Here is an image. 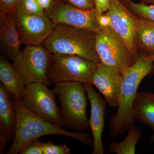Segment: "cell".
Here are the masks:
<instances>
[{"label":"cell","instance_id":"cell-1","mask_svg":"<svg viewBox=\"0 0 154 154\" xmlns=\"http://www.w3.org/2000/svg\"><path fill=\"white\" fill-rule=\"evenodd\" d=\"M154 68V54H141L133 65L122 75L118 110L109 122L110 135L113 138L126 132L134 125L135 119L133 113V105L138 88L144 78L152 71Z\"/></svg>","mask_w":154,"mask_h":154},{"label":"cell","instance_id":"cell-2","mask_svg":"<svg viewBox=\"0 0 154 154\" xmlns=\"http://www.w3.org/2000/svg\"><path fill=\"white\" fill-rule=\"evenodd\" d=\"M17 118L16 136L7 154L19 153L21 149L31 141L48 135H61L79 141L87 146H93L94 141L89 134L72 132L42 119L27 110L20 100L13 101Z\"/></svg>","mask_w":154,"mask_h":154},{"label":"cell","instance_id":"cell-3","mask_svg":"<svg viewBox=\"0 0 154 154\" xmlns=\"http://www.w3.org/2000/svg\"><path fill=\"white\" fill-rule=\"evenodd\" d=\"M96 33L64 24L54 25L45 46L52 53L79 56L96 63L101 62L96 51Z\"/></svg>","mask_w":154,"mask_h":154},{"label":"cell","instance_id":"cell-4","mask_svg":"<svg viewBox=\"0 0 154 154\" xmlns=\"http://www.w3.org/2000/svg\"><path fill=\"white\" fill-rule=\"evenodd\" d=\"M53 90L61 105L62 127L78 131L89 130L86 114L88 99L84 85L79 82L57 83Z\"/></svg>","mask_w":154,"mask_h":154},{"label":"cell","instance_id":"cell-5","mask_svg":"<svg viewBox=\"0 0 154 154\" xmlns=\"http://www.w3.org/2000/svg\"><path fill=\"white\" fill-rule=\"evenodd\" d=\"M97 63L75 55L53 53L47 74L51 82L92 84Z\"/></svg>","mask_w":154,"mask_h":154},{"label":"cell","instance_id":"cell-6","mask_svg":"<svg viewBox=\"0 0 154 154\" xmlns=\"http://www.w3.org/2000/svg\"><path fill=\"white\" fill-rule=\"evenodd\" d=\"M53 53L45 46L27 45L13 61V65L24 79L26 85L40 83L47 86L51 82L47 74Z\"/></svg>","mask_w":154,"mask_h":154},{"label":"cell","instance_id":"cell-7","mask_svg":"<svg viewBox=\"0 0 154 154\" xmlns=\"http://www.w3.org/2000/svg\"><path fill=\"white\" fill-rule=\"evenodd\" d=\"M96 48L101 62L121 75L136 61L111 27L102 28L96 33Z\"/></svg>","mask_w":154,"mask_h":154},{"label":"cell","instance_id":"cell-8","mask_svg":"<svg viewBox=\"0 0 154 154\" xmlns=\"http://www.w3.org/2000/svg\"><path fill=\"white\" fill-rule=\"evenodd\" d=\"M47 87L40 83L27 85L20 102L34 115L62 127L60 109L56 102L55 93Z\"/></svg>","mask_w":154,"mask_h":154},{"label":"cell","instance_id":"cell-9","mask_svg":"<svg viewBox=\"0 0 154 154\" xmlns=\"http://www.w3.org/2000/svg\"><path fill=\"white\" fill-rule=\"evenodd\" d=\"M45 13L54 25L64 24L96 33L102 28L98 21L100 14L95 8L83 10L58 1Z\"/></svg>","mask_w":154,"mask_h":154},{"label":"cell","instance_id":"cell-10","mask_svg":"<svg viewBox=\"0 0 154 154\" xmlns=\"http://www.w3.org/2000/svg\"><path fill=\"white\" fill-rule=\"evenodd\" d=\"M14 14L22 44L41 45L52 33L54 24L46 15L28 14L19 9Z\"/></svg>","mask_w":154,"mask_h":154},{"label":"cell","instance_id":"cell-11","mask_svg":"<svg viewBox=\"0 0 154 154\" xmlns=\"http://www.w3.org/2000/svg\"><path fill=\"white\" fill-rule=\"evenodd\" d=\"M107 12L110 18V27L137 60L139 55L135 43L134 32L139 17L130 11L121 0H110Z\"/></svg>","mask_w":154,"mask_h":154},{"label":"cell","instance_id":"cell-12","mask_svg":"<svg viewBox=\"0 0 154 154\" xmlns=\"http://www.w3.org/2000/svg\"><path fill=\"white\" fill-rule=\"evenodd\" d=\"M85 87L88 100L91 105V117L88 119L92 133L93 154H104L105 149L102 143V136L105 127V117L107 102L95 91L91 83L83 84Z\"/></svg>","mask_w":154,"mask_h":154},{"label":"cell","instance_id":"cell-13","mask_svg":"<svg viewBox=\"0 0 154 154\" xmlns=\"http://www.w3.org/2000/svg\"><path fill=\"white\" fill-rule=\"evenodd\" d=\"M122 75L100 62L97 64L92 84L104 96L111 107H118L121 91Z\"/></svg>","mask_w":154,"mask_h":154},{"label":"cell","instance_id":"cell-14","mask_svg":"<svg viewBox=\"0 0 154 154\" xmlns=\"http://www.w3.org/2000/svg\"><path fill=\"white\" fill-rule=\"evenodd\" d=\"M0 50L2 54L13 61L21 51V43L15 20V14L1 15Z\"/></svg>","mask_w":154,"mask_h":154},{"label":"cell","instance_id":"cell-15","mask_svg":"<svg viewBox=\"0 0 154 154\" xmlns=\"http://www.w3.org/2000/svg\"><path fill=\"white\" fill-rule=\"evenodd\" d=\"M10 95L0 83V139L14 140L17 128V118Z\"/></svg>","mask_w":154,"mask_h":154},{"label":"cell","instance_id":"cell-16","mask_svg":"<svg viewBox=\"0 0 154 154\" xmlns=\"http://www.w3.org/2000/svg\"><path fill=\"white\" fill-rule=\"evenodd\" d=\"M0 80L10 96L14 99L21 100L26 83L13 64L9 62L2 54L0 55Z\"/></svg>","mask_w":154,"mask_h":154},{"label":"cell","instance_id":"cell-17","mask_svg":"<svg viewBox=\"0 0 154 154\" xmlns=\"http://www.w3.org/2000/svg\"><path fill=\"white\" fill-rule=\"evenodd\" d=\"M135 119L150 126L154 132V93L137 92L133 105Z\"/></svg>","mask_w":154,"mask_h":154},{"label":"cell","instance_id":"cell-18","mask_svg":"<svg viewBox=\"0 0 154 154\" xmlns=\"http://www.w3.org/2000/svg\"><path fill=\"white\" fill-rule=\"evenodd\" d=\"M134 38L142 54H154V22L139 17L135 28Z\"/></svg>","mask_w":154,"mask_h":154},{"label":"cell","instance_id":"cell-19","mask_svg":"<svg viewBox=\"0 0 154 154\" xmlns=\"http://www.w3.org/2000/svg\"><path fill=\"white\" fill-rule=\"evenodd\" d=\"M141 137V132L137 127L133 125L128 130L125 139L120 143L113 142L109 146V152L117 154L136 153V146Z\"/></svg>","mask_w":154,"mask_h":154},{"label":"cell","instance_id":"cell-20","mask_svg":"<svg viewBox=\"0 0 154 154\" xmlns=\"http://www.w3.org/2000/svg\"><path fill=\"white\" fill-rule=\"evenodd\" d=\"M125 1V5L135 15L154 22V5H146L142 2L135 3L127 0Z\"/></svg>","mask_w":154,"mask_h":154},{"label":"cell","instance_id":"cell-21","mask_svg":"<svg viewBox=\"0 0 154 154\" xmlns=\"http://www.w3.org/2000/svg\"><path fill=\"white\" fill-rule=\"evenodd\" d=\"M17 9L28 14L38 16L45 15L44 10L36 0H20Z\"/></svg>","mask_w":154,"mask_h":154},{"label":"cell","instance_id":"cell-22","mask_svg":"<svg viewBox=\"0 0 154 154\" xmlns=\"http://www.w3.org/2000/svg\"><path fill=\"white\" fill-rule=\"evenodd\" d=\"M43 154H70V149L65 144L57 145L52 142L43 143Z\"/></svg>","mask_w":154,"mask_h":154},{"label":"cell","instance_id":"cell-23","mask_svg":"<svg viewBox=\"0 0 154 154\" xmlns=\"http://www.w3.org/2000/svg\"><path fill=\"white\" fill-rule=\"evenodd\" d=\"M43 143L38 139L31 141L25 145L19 151L20 154H43Z\"/></svg>","mask_w":154,"mask_h":154},{"label":"cell","instance_id":"cell-24","mask_svg":"<svg viewBox=\"0 0 154 154\" xmlns=\"http://www.w3.org/2000/svg\"><path fill=\"white\" fill-rule=\"evenodd\" d=\"M20 0H0L1 15L15 13Z\"/></svg>","mask_w":154,"mask_h":154},{"label":"cell","instance_id":"cell-25","mask_svg":"<svg viewBox=\"0 0 154 154\" xmlns=\"http://www.w3.org/2000/svg\"><path fill=\"white\" fill-rule=\"evenodd\" d=\"M78 8L88 10L95 8L94 0H58Z\"/></svg>","mask_w":154,"mask_h":154},{"label":"cell","instance_id":"cell-26","mask_svg":"<svg viewBox=\"0 0 154 154\" xmlns=\"http://www.w3.org/2000/svg\"><path fill=\"white\" fill-rule=\"evenodd\" d=\"M95 9L99 14L107 12L109 8L110 0H94Z\"/></svg>","mask_w":154,"mask_h":154},{"label":"cell","instance_id":"cell-27","mask_svg":"<svg viewBox=\"0 0 154 154\" xmlns=\"http://www.w3.org/2000/svg\"><path fill=\"white\" fill-rule=\"evenodd\" d=\"M99 25L102 28L105 27H110V18L107 12L99 14L98 17Z\"/></svg>","mask_w":154,"mask_h":154},{"label":"cell","instance_id":"cell-28","mask_svg":"<svg viewBox=\"0 0 154 154\" xmlns=\"http://www.w3.org/2000/svg\"><path fill=\"white\" fill-rule=\"evenodd\" d=\"M38 4L43 9L44 11H46L52 8L58 0H36Z\"/></svg>","mask_w":154,"mask_h":154},{"label":"cell","instance_id":"cell-29","mask_svg":"<svg viewBox=\"0 0 154 154\" xmlns=\"http://www.w3.org/2000/svg\"><path fill=\"white\" fill-rule=\"evenodd\" d=\"M131 1V0H127ZM141 2L143 3L146 5H154V0H140Z\"/></svg>","mask_w":154,"mask_h":154},{"label":"cell","instance_id":"cell-30","mask_svg":"<svg viewBox=\"0 0 154 154\" xmlns=\"http://www.w3.org/2000/svg\"><path fill=\"white\" fill-rule=\"evenodd\" d=\"M153 141H154V134L152 136V137L151 138L150 140H149L150 142H152Z\"/></svg>","mask_w":154,"mask_h":154}]
</instances>
